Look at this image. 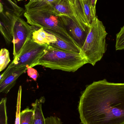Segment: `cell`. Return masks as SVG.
I'll use <instances>...</instances> for the list:
<instances>
[{
    "label": "cell",
    "mask_w": 124,
    "mask_h": 124,
    "mask_svg": "<svg viewBox=\"0 0 124 124\" xmlns=\"http://www.w3.org/2000/svg\"><path fill=\"white\" fill-rule=\"evenodd\" d=\"M4 7L3 10H0V31L6 43L8 45L12 43L13 40V27L15 15L20 7L11 1L10 7H6L5 9Z\"/></svg>",
    "instance_id": "obj_8"
},
{
    "label": "cell",
    "mask_w": 124,
    "mask_h": 124,
    "mask_svg": "<svg viewBox=\"0 0 124 124\" xmlns=\"http://www.w3.org/2000/svg\"><path fill=\"white\" fill-rule=\"evenodd\" d=\"M6 102V98H3L1 99L0 102V124H8Z\"/></svg>",
    "instance_id": "obj_18"
},
{
    "label": "cell",
    "mask_w": 124,
    "mask_h": 124,
    "mask_svg": "<svg viewBox=\"0 0 124 124\" xmlns=\"http://www.w3.org/2000/svg\"><path fill=\"white\" fill-rule=\"evenodd\" d=\"M84 13L88 23L91 26L96 16V9L93 8L86 0H83Z\"/></svg>",
    "instance_id": "obj_15"
},
{
    "label": "cell",
    "mask_w": 124,
    "mask_h": 124,
    "mask_svg": "<svg viewBox=\"0 0 124 124\" xmlns=\"http://www.w3.org/2000/svg\"><path fill=\"white\" fill-rule=\"evenodd\" d=\"M45 101L44 97L37 99L35 102L32 103L33 111V116L31 124H46L45 118L43 114L42 105Z\"/></svg>",
    "instance_id": "obj_12"
},
{
    "label": "cell",
    "mask_w": 124,
    "mask_h": 124,
    "mask_svg": "<svg viewBox=\"0 0 124 124\" xmlns=\"http://www.w3.org/2000/svg\"><path fill=\"white\" fill-rule=\"evenodd\" d=\"M107 35L103 23L96 17L91 24L90 31L81 48L82 54L88 63L94 66L101 60L107 50L106 38Z\"/></svg>",
    "instance_id": "obj_4"
},
{
    "label": "cell",
    "mask_w": 124,
    "mask_h": 124,
    "mask_svg": "<svg viewBox=\"0 0 124 124\" xmlns=\"http://www.w3.org/2000/svg\"><path fill=\"white\" fill-rule=\"evenodd\" d=\"M60 16L68 34L76 45L81 49L91 29H85L77 22L67 16Z\"/></svg>",
    "instance_id": "obj_9"
},
{
    "label": "cell",
    "mask_w": 124,
    "mask_h": 124,
    "mask_svg": "<svg viewBox=\"0 0 124 124\" xmlns=\"http://www.w3.org/2000/svg\"><path fill=\"white\" fill-rule=\"evenodd\" d=\"M27 22L68 43L76 45L68 34L60 16L46 11H25L24 14Z\"/></svg>",
    "instance_id": "obj_3"
},
{
    "label": "cell",
    "mask_w": 124,
    "mask_h": 124,
    "mask_svg": "<svg viewBox=\"0 0 124 124\" xmlns=\"http://www.w3.org/2000/svg\"><path fill=\"white\" fill-rule=\"evenodd\" d=\"M78 110L82 124H124V83L106 79L86 87Z\"/></svg>",
    "instance_id": "obj_1"
},
{
    "label": "cell",
    "mask_w": 124,
    "mask_h": 124,
    "mask_svg": "<svg viewBox=\"0 0 124 124\" xmlns=\"http://www.w3.org/2000/svg\"><path fill=\"white\" fill-rule=\"evenodd\" d=\"M116 51L124 49V26L121 28L120 32L116 34Z\"/></svg>",
    "instance_id": "obj_19"
},
{
    "label": "cell",
    "mask_w": 124,
    "mask_h": 124,
    "mask_svg": "<svg viewBox=\"0 0 124 124\" xmlns=\"http://www.w3.org/2000/svg\"><path fill=\"white\" fill-rule=\"evenodd\" d=\"M48 45L38 44L33 41L31 38L29 39L19 54L14 59L8 67L31 68L32 65L44 54Z\"/></svg>",
    "instance_id": "obj_7"
},
{
    "label": "cell",
    "mask_w": 124,
    "mask_h": 124,
    "mask_svg": "<svg viewBox=\"0 0 124 124\" xmlns=\"http://www.w3.org/2000/svg\"><path fill=\"white\" fill-rule=\"evenodd\" d=\"M38 11H49L58 16H67L85 29H91L84 13L83 0H61L43 10Z\"/></svg>",
    "instance_id": "obj_5"
},
{
    "label": "cell",
    "mask_w": 124,
    "mask_h": 124,
    "mask_svg": "<svg viewBox=\"0 0 124 124\" xmlns=\"http://www.w3.org/2000/svg\"><path fill=\"white\" fill-rule=\"evenodd\" d=\"M27 72L28 76L34 81H36L38 77V72L36 69L33 68H29L27 69Z\"/></svg>",
    "instance_id": "obj_21"
},
{
    "label": "cell",
    "mask_w": 124,
    "mask_h": 124,
    "mask_svg": "<svg viewBox=\"0 0 124 124\" xmlns=\"http://www.w3.org/2000/svg\"><path fill=\"white\" fill-rule=\"evenodd\" d=\"M28 68H10L8 67L0 75V92L7 94L15 85L17 79L25 73Z\"/></svg>",
    "instance_id": "obj_10"
},
{
    "label": "cell",
    "mask_w": 124,
    "mask_h": 124,
    "mask_svg": "<svg viewBox=\"0 0 124 124\" xmlns=\"http://www.w3.org/2000/svg\"><path fill=\"white\" fill-rule=\"evenodd\" d=\"M40 0H30L28 3L26 4L28 5H30V4H31L38 2V1H39Z\"/></svg>",
    "instance_id": "obj_23"
},
{
    "label": "cell",
    "mask_w": 124,
    "mask_h": 124,
    "mask_svg": "<svg viewBox=\"0 0 124 124\" xmlns=\"http://www.w3.org/2000/svg\"><path fill=\"white\" fill-rule=\"evenodd\" d=\"M45 122L46 124H62L61 119L55 116H51L46 118Z\"/></svg>",
    "instance_id": "obj_20"
},
{
    "label": "cell",
    "mask_w": 124,
    "mask_h": 124,
    "mask_svg": "<svg viewBox=\"0 0 124 124\" xmlns=\"http://www.w3.org/2000/svg\"><path fill=\"white\" fill-rule=\"evenodd\" d=\"M9 54L6 48H2L0 52V71L4 70L10 62Z\"/></svg>",
    "instance_id": "obj_17"
},
{
    "label": "cell",
    "mask_w": 124,
    "mask_h": 124,
    "mask_svg": "<svg viewBox=\"0 0 124 124\" xmlns=\"http://www.w3.org/2000/svg\"><path fill=\"white\" fill-rule=\"evenodd\" d=\"M31 38L33 41L41 45H49L57 40L56 36L47 32L43 28L33 32Z\"/></svg>",
    "instance_id": "obj_11"
},
{
    "label": "cell",
    "mask_w": 124,
    "mask_h": 124,
    "mask_svg": "<svg viewBox=\"0 0 124 124\" xmlns=\"http://www.w3.org/2000/svg\"><path fill=\"white\" fill-rule=\"evenodd\" d=\"M61 0H41L39 1L31 4L30 5H25V11H31L42 10L55 4Z\"/></svg>",
    "instance_id": "obj_14"
},
{
    "label": "cell",
    "mask_w": 124,
    "mask_h": 124,
    "mask_svg": "<svg viewBox=\"0 0 124 124\" xmlns=\"http://www.w3.org/2000/svg\"><path fill=\"white\" fill-rule=\"evenodd\" d=\"M87 63L86 59L82 53L68 52L49 44L44 54L32 65L31 68L41 65L53 70L75 72Z\"/></svg>",
    "instance_id": "obj_2"
},
{
    "label": "cell",
    "mask_w": 124,
    "mask_h": 124,
    "mask_svg": "<svg viewBox=\"0 0 124 124\" xmlns=\"http://www.w3.org/2000/svg\"><path fill=\"white\" fill-rule=\"evenodd\" d=\"M24 11V9L20 7L15 15L12 40L14 59L19 54L27 41L32 38L33 32L38 29L35 26L30 25L21 18Z\"/></svg>",
    "instance_id": "obj_6"
},
{
    "label": "cell",
    "mask_w": 124,
    "mask_h": 124,
    "mask_svg": "<svg viewBox=\"0 0 124 124\" xmlns=\"http://www.w3.org/2000/svg\"><path fill=\"white\" fill-rule=\"evenodd\" d=\"M57 41L51 44V45L58 49L72 53L81 54V49L77 45L70 43L57 37Z\"/></svg>",
    "instance_id": "obj_13"
},
{
    "label": "cell",
    "mask_w": 124,
    "mask_h": 124,
    "mask_svg": "<svg viewBox=\"0 0 124 124\" xmlns=\"http://www.w3.org/2000/svg\"><path fill=\"white\" fill-rule=\"evenodd\" d=\"M17 1H20L23 0H17Z\"/></svg>",
    "instance_id": "obj_24"
},
{
    "label": "cell",
    "mask_w": 124,
    "mask_h": 124,
    "mask_svg": "<svg viewBox=\"0 0 124 124\" xmlns=\"http://www.w3.org/2000/svg\"><path fill=\"white\" fill-rule=\"evenodd\" d=\"M90 5L94 9H96V4L97 0H86Z\"/></svg>",
    "instance_id": "obj_22"
},
{
    "label": "cell",
    "mask_w": 124,
    "mask_h": 124,
    "mask_svg": "<svg viewBox=\"0 0 124 124\" xmlns=\"http://www.w3.org/2000/svg\"><path fill=\"white\" fill-rule=\"evenodd\" d=\"M33 114V108L27 107L20 113L19 124H31Z\"/></svg>",
    "instance_id": "obj_16"
}]
</instances>
